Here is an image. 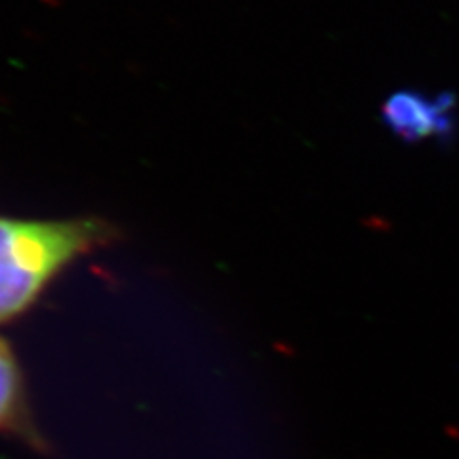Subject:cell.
<instances>
[{
    "instance_id": "cell-2",
    "label": "cell",
    "mask_w": 459,
    "mask_h": 459,
    "mask_svg": "<svg viewBox=\"0 0 459 459\" xmlns=\"http://www.w3.org/2000/svg\"><path fill=\"white\" fill-rule=\"evenodd\" d=\"M383 121L406 142L442 140L455 131V100L420 91H398L383 104Z\"/></svg>"
},
{
    "instance_id": "cell-3",
    "label": "cell",
    "mask_w": 459,
    "mask_h": 459,
    "mask_svg": "<svg viewBox=\"0 0 459 459\" xmlns=\"http://www.w3.org/2000/svg\"><path fill=\"white\" fill-rule=\"evenodd\" d=\"M0 433L16 437L35 450L47 448V440L33 420L23 369L10 342L3 337H0Z\"/></svg>"
},
{
    "instance_id": "cell-1",
    "label": "cell",
    "mask_w": 459,
    "mask_h": 459,
    "mask_svg": "<svg viewBox=\"0 0 459 459\" xmlns=\"http://www.w3.org/2000/svg\"><path fill=\"white\" fill-rule=\"evenodd\" d=\"M117 236V228L98 217H0V325L31 310L64 270Z\"/></svg>"
}]
</instances>
